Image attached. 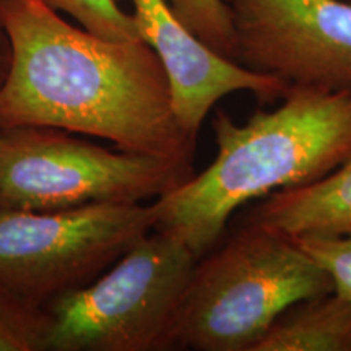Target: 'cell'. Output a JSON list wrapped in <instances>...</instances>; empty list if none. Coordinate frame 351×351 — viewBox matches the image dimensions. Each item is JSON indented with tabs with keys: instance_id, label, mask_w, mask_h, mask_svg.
<instances>
[{
	"instance_id": "obj_1",
	"label": "cell",
	"mask_w": 351,
	"mask_h": 351,
	"mask_svg": "<svg viewBox=\"0 0 351 351\" xmlns=\"http://www.w3.org/2000/svg\"><path fill=\"white\" fill-rule=\"evenodd\" d=\"M10 60L0 127H56L194 171L197 138L179 124L155 51L77 28L44 0H0Z\"/></svg>"
},
{
	"instance_id": "obj_2",
	"label": "cell",
	"mask_w": 351,
	"mask_h": 351,
	"mask_svg": "<svg viewBox=\"0 0 351 351\" xmlns=\"http://www.w3.org/2000/svg\"><path fill=\"white\" fill-rule=\"evenodd\" d=\"M213 132V163L153 202L155 230L197 257L215 247L236 210L317 182L351 158V91L289 86L280 106L244 124L218 109Z\"/></svg>"
},
{
	"instance_id": "obj_3",
	"label": "cell",
	"mask_w": 351,
	"mask_h": 351,
	"mask_svg": "<svg viewBox=\"0 0 351 351\" xmlns=\"http://www.w3.org/2000/svg\"><path fill=\"white\" fill-rule=\"evenodd\" d=\"M330 291V276L295 239L244 225L197 261L176 317L174 348L254 351L289 306Z\"/></svg>"
},
{
	"instance_id": "obj_4",
	"label": "cell",
	"mask_w": 351,
	"mask_h": 351,
	"mask_svg": "<svg viewBox=\"0 0 351 351\" xmlns=\"http://www.w3.org/2000/svg\"><path fill=\"white\" fill-rule=\"evenodd\" d=\"M199 257L182 241L152 230L85 287L44 306L46 351H161Z\"/></svg>"
},
{
	"instance_id": "obj_5",
	"label": "cell",
	"mask_w": 351,
	"mask_h": 351,
	"mask_svg": "<svg viewBox=\"0 0 351 351\" xmlns=\"http://www.w3.org/2000/svg\"><path fill=\"white\" fill-rule=\"evenodd\" d=\"M194 176L161 158L116 152L73 132L0 127V208L54 212L91 204H142Z\"/></svg>"
},
{
	"instance_id": "obj_6",
	"label": "cell",
	"mask_w": 351,
	"mask_h": 351,
	"mask_svg": "<svg viewBox=\"0 0 351 351\" xmlns=\"http://www.w3.org/2000/svg\"><path fill=\"white\" fill-rule=\"evenodd\" d=\"M152 204L0 208V287L36 307L91 283L155 230Z\"/></svg>"
},
{
	"instance_id": "obj_7",
	"label": "cell",
	"mask_w": 351,
	"mask_h": 351,
	"mask_svg": "<svg viewBox=\"0 0 351 351\" xmlns=\"http://www.w3.org/2000/svg\"><path fill=\"white\" fill-rule=\"evenodd\" d=\"M236 62L287 86L351 91V0H225Z\"/></svg>"
},
{
	"instance_id": "obj_8",
	"label": "cell",
	"mask_w": 351,
	"mask_h": 351,
	"mask_svg": "<svg viewBox=\"0 0 351 351\" xmlns=\"http://www.w3.org/2000/svg\"><path fill=\"white\" fill-rule=\"evenodd\" d=\"M140 38L155 51L168 77L182 129L197 138L210 111L226 95L249 91L261 103L283 99L278 78L243 67L200 41L173 12L168 0H132Z\"/></svg>"
},
{
	"instance_id": "obj_9",
	"label": "cell",
	"mask_w": 351,
	"mask_h": 351,
	"mask_svg": "<svg viewBox=\"0 0 351 351\" xmlns=\"http://www.w3.org/2000/svg\"><path fill=\"white\" fill-rule=\"evenodd\" d=\"M245 225L296 238L351 228V158L317 182L285 189L252 208Z\"/></svg>"
},
{
	"instance_id": "obj_10",
	"label": "cell",
	"mask_w": 351,
	"mask_h": 351,
	"mask_svg": "<svg viewBox=\"0 0 351 351\" xmlns=\"http://www.w3.org/2000/svg\"><path fill=\"white\" fill-rule=\"evenodd\" d=\"M254 351H351V301L330 291L289 306Z\"/></svg>"
},
{
	"instance_id": "obj_11",
	"label": "cell",
	"mask_w": 351,
	"mask_h": 351,
	"mask_svg": "<svg viewBox=\"0 0 351 351\" xmlns=\"http://www.w3.org/2000/svg\"><path fill=\"white\" fill-rule=\"evenodd\" d=\"M178 19L210 49L236 62V34L225 0H168Z\"/></svg>"
},
{
	"instance_id": "obj_12",
	"label": "cell",
	"mask_w": 351,
	"mask_h": 351,
	"mask_svg": "<svg viewBox=\"0 0 351 351\" xmlns=\"http://www.w3.org/2000/svg\"><path fill=\"white\" fill-rule=\"evenodd\" d=\"M47 315L0 287V351H46Z\"/></svg>"
},
{
	"instance_id": "obj_13",
	"label": "cell",
	"mask_w": 351,
	"mask_h": 351,
	"mask_svg": "<svg viewBox=\"0 0 351 351\" xmlns=\"http://www.w3.org/2000/svg\"><path fill=\"white\" fill-rule=\"evenodd\" d=\"M57 12H65L86 32L111 41H137L140 38L134 15L116 0H44Z\"/></svg>"
},
{
	"instance_id": "obj_14",
	"label": "cell",
	"mask_w": 351,
	"mask_h": 351,
	"mask_svg": "<svg viewBox=\"0 0 351 351\" xmlns=\"http://www.w3.org/2000/svg\"><path fill=\"white\" fill-rule=\"evenodd\" d=\"M293 239L330 276L333 291L351 301V228L339 232H309Z\"/></svg>"
},
{
	"instance_id": "obj_15",
	"label": "cell",
	"mask_w": 351,
	"mask_h": 351,
	"mask_svg": "<svg viewBox=\"0 0 351 351\" xmlns=\"http://www.w3.org/2000/svg\"><path fill=\"white\" fill-rule=\"evenodd\" d=\"M8 60H10V44L5 32H3L2 25H0V83L5 77L8 69Z\"/></svg>"
}]
</instances>
